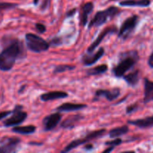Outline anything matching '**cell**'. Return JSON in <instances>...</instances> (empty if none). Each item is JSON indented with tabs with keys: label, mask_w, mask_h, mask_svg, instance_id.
Masks as SVG:
<instances>
[{
	"label": "cell",
	"mask_w": 153,
	"mask_h": 153,
	"mask_svg": "<svg viewBox=\"0 0 153 153\" xmlns=\"http://www.w3.org/2000/svg\"><path fill=\"white\" fill-rule=\"evenodd\" d=\"M39 1H40V0H33V4H34V5H37V4H38Z\"/></svg>",
	"instance_id": "cell-38"
},
{
	"label": "cell",
	"mask_w": 153,
	"mask_h": 153,
	"mask_svg": "<svg viewBox=\"0 0 153 153\" xmlns=\"http://www.w3.org/2000/svg\"><path fill=\"white\" fill-rule=\"evenodd\" d=\"M49 44H50V46H61V44L63 43V40L61 37H55L49 42Z\"/></svg>",
	"instance_id": "cell-26"
},
{
	"label": "cell",
	"mask_w": 153,
	"mask_h": 153,
	"mask_svg": "<svg viewBox=\"0 0 153 153\" xmlns=\"http://www.w3.org/2000/svg\"><path fill=\"white\" fill-rule=\"evenodd\" d=\"M23 106L21 105H16L12 110L10 117L7 118L3 121V125L5 127L16 126L22 123L26 120L28 114L22 111Z\"/></svg>",
	"instance_id": "cell-7"
},
{
	"label": "cell",
	"mask_w": 153,
	"mask_h": 153,
	"mask_svg": "<svg viewBox=\"0 0 153 153\" xmlns=\"http://www.w3.org/2000/svg\"><path fill=\"white\" fill-rule=\"evenodd\" d=\"M123 143V140L121 138H119V137H117V138H115L114 140H111V141H108L106 142L105 144L106 145V146H114L115 148H116V146H119V145H120L121 143Z\"/></svg>",
	"instance_id": "cell-27"
},
{
	"label": "cell",
	"mask_w": 153,
	"mask_h": 153,
	"mask_svg": "<svg viewBox=\"0 0 153 153\" xmlns=\"http://www.w3.org/2000/svg\"><path fill=\"white\" fill-rule=\"evenodd\" d=\"M75 68H76V66L71 65V64H59L55 67L53 73L58 74V73H64V72L70 71V70H73Z\"/></svg>",
	"instance_id": "cell-24"
},
{
	"label": "cell",
	"mask_w": 153,
	"mask_h": 153,
	"mask_svg": "<svg viewBox=\"0 0 153 153\" xmlns=\"http://www.w3.org/2000/svg\"><path fill=\"white\" fill-rule=\"evenodd\" d=\"M108 67L107 64H101V65L87 70L86 74L88 76H99V75L104 74L105 73H106L108 71Z\"/></svg>",
	"instance_id": "cell-23"
},
{
	"label": "cell",
	"mask_w": 153,
	"mask_h": 153,
	"mask_svg": "<svg viewBox=\"0 0 153 153\" xmlns=\"http://www.w3.org/2000/svg\"><path fill=\"white\" fill-rule=\"evenodd\" d=\"M25 88H26V85H23V86L21 87V88L19 90V91H18V93H19V94H21V93H22V91H25Z\"/></svg>",
	"instance_id": "cell-37"
},
{
	"label": "cell",
	"mask_w": 153,
	"mask_h": 153,
	"mask_svg": "<svg viewBox=\"0 0 153 153\" xmlns=\"http://www.w3.org/2000/svg\"><path fill=\"white\" fill-rule=\"evenodd\" d=\"M118 32L117 28L115 25H111V26H108L105 28L102 31L100 32V34H99L98 37H97L95 40L91 43L89 46V47L87 49V53H93V52L95 51V49L98 47V46H100V43L103 41L105 37H106L108 34H114V33Z\"/></svg>",
	"instance_id": "cell-10"
},
{
	"label": "cell",
	"mask_w": 153,
	"mask_h": 153,
	"mask_svg": "<svg viewBox=\"0 0 153 153\" xmlns=\"http://www.w3.org/2000/svg\"><path fill=\"white\" fill-rule=\"evenodd\" d=\"M128 131H129V128H128V126L124 125L122 126L117 127V128L111 129L108 134L111 138H117V137L125 135Z\"/></svg>",
	"instance_id": "cell-22"
},
{
	"label": "cell",
	"mask_w": 153,
	"mask_h": 153,
	"mask_svg": "<svg viewBox=\"0 0 153 153\" xmlns=\"http://www.w3.org/2000/svg\"><path fill=\"white\" fill-rule=\"evenodd\" d=\"M138 21L139 16L137 15H133L126 19L118 31V37L122 40H127L136 29Z\"/></svg>",
	"instance_id": "cell-6"
},
{
	"label": "cell",
	"mask_w": 153,
	"mask_h": 153,
	"mask_svg": "<svg viewBox=\"0 0 153 153\" xmlns=\"http://www.w3.org/2000/svg\"><path fill=\"white\" fill-rule=\"evenodd\" d=\"M123 79L128 85L131 87H135L138 84L140 78V72L139 70H135L123 76Z\"/></svg>",
	"instance_id": "cell-20"
},
{
	"label": "cell",
	"mask_w": 153,
	"mask_h": 153,
	"mask_svg": "<svg viewBox=\"0 0 153 153\" xmlns=\"http://www.w3.org/2000/svg\"><path fill=\"white\" fill-rule=\"evenodd\" d=\"M25 43L27 48L30 51L36 53L46 52L50 47L49 42L33 33H27L25 34Z\"/></svg>",
	"instance_id": "cell-4"
},
{
	"label": "cell",
	"mask_w": 153,
	"mask_h": 153,
	"mask_svg": "<svg viewBox=\"0 0 153 153\" xmlns=\"http://www.w3.org/2000/svg\"><path fill=\"white\" fill-rule=\"evenodd\" d=\"M88 107L86 104H76V103L65 102L61 104L58 107L56 108V111L58 112H70L80 111L85 109Z\"/></svg>",
	"instance_id": "cell-16"
},
{
	"label": "cell",
	"mask_w": 153,
	"mask_h": 153,
	"mask_svg": "<svg viewBox=\"0 0 153 153\" xmlns=\"http://www.w3.org/2000/svg\"><path fill=\"white\" fill-rule=\"evenodd\" d=\"M18 4L11 2H0V10H8V9H13L17 7Z\"/></svg>",
	"instance_id": "cell-25"
},
{
	"label": "cell",
	"mask_w": 153,
	"mask_h": 153,
	"mask_svg": "<svg viewBox=\"0 0 153 153\" xmlns=\"http://www.w3.org/2000/svg\"><path fill=\"white\" fill-rule=\"evenodd\" d=\"M115 149L114 146H109V147H108L107 149H105L104 151H103V152L104 153H108V152H112V151L114 150V149Z\"/></svg>",
	"instance_id": "cell-35"
},
{
	"label": "cell",
	"mask_w": 153,
	"mask_h": 153,
	"mask_svg": "<svg viewBox=\"0 0 153 153\" xmlns=\"http://www.w3.org/2000/svg\"><path fill=\"white\" fill-rule=\"evenodd\" d=\"M2 50L0 52V70L9 71L17 60L26 56L23 43L16 37L4 36L1 39Z\"/></svg>",
	"instance_id": "cell-1"
},
{
	"label": "cell",
	"mask_w": 153,
	"mask_h": 153,
	"mask_svg": "<svg viewBox=\"0 0 153 153\" xmlns=\"http://www.w3.org/2000/svg\"><path fill=\"white\" fill-rule=\"evenodd\" d=\"M138 52L135 50L127 51L120 55L117 64L112 68V73L117 78H123L131 70L139 61Z\"/></svg>",
	"instance_id": "cell-2"
},
{
	"label": "cell",
	"mask_w": 153,
	"mask_h": 153,
	"mask_svg": "<svg viewBox=\"0 0 153 153\" xmlns=\"http://www.w3.org/2000/svg\"><path fill=\"white\" fill-rule=\"evenodd\" d=\"M94 8V3L89 1L86 2L82 6V10L80 14V25L85 26L88 22V16L92 13Z\"/></svg>",
	"instance_id": "cell-14"
},
{
	"label": "cell",
	"mask_w": 153,
	"mask_h": 153,
	"mask_svg": "<svg viewBox=\"0 0 153 153\" xmlns=\"http://www.w3.org/2000/svg\"><path fill=\"white\" fill-rule=\"evenodd\" d=\"M105 55V49L103 47H101L99 49L96 53H86L82 56V62L84 66H91L93 64H96L100 59H101Z\"/></svg>",
	"instance_id": "cell-12"
},
{
	"label": "cell",
	"mask_w": 153,
	"mask_h": 153,
	"mask_svg": "<svg viewBox=\"0 0 153 153\" xmlns=\"http://www.w3.org/2000/svg\"><path fill=\"white\" fill-rule=\"evenodd\" d=\"M148 64H149V66L151 68H153V51L149 57V59H148Z\"/></svg>",
	"instance_id": "cell-34"
},
{
	"label": "cell",
	"mask_w": 153,
	"mask_h": 153,
	"mask_svg": "<svg viewBox=\"0 0 153 153\" xmlns=\"http://www.w3.org/2000/svg\"><path fill=\"white\" fill-rule=\"evenodd\" d=\"M61 119H62V114L61 112L58 111L45 117L42 122L44 131H52L54 128H56L61 121Z\"/></svg>",
	"instance_id": "cell-11"
},
{
	"label": "cell",
	"mask_w": 153,
	"mask_h": 153,
	"mask_svg": "<svg viewBox=\"0 0 153 153\" xmlns=\"http://www.w3.org/2000/svg\"><path fill=\"white\" fill-rule=\"evenodd\" d=\"M128 123L134 126L141 129H146L153 127V115L149 117H146L142 119L133 120H128Z\"/></svg>",
	"instance_id": "cell-15"
},
{
	"label": "cell",
	"mask_w": 153,
	"mask_h": 153,
	"mask_svg": "<svg viewBox=\"0 0 153 153\" xmlns=\"http://www.w3.org/2000/svg\"><path fill=\"white\" fill-rule=\"evenodd\" d=\"M21 140L16 137H4L0 140V153H13L17 151Z\"/></svg>",
	"instance_id": "cell-8"
},
{
	"label": "cell",
	"mask_w": 153,
	"mask_h": 153,
	"mask_svg": "<svg viewBox=\"0 0 153 153\" xmlns=\"http://www.w3.org/2000/svg\"><path fill=\"white\" fill-rule=\"evenodd\" d=\"M76 10H77V9L76 8H73L71 9V10H68V11L66 13V18L71 17V16H74V15L76 13Z\"/></svg>",
	"instance_id": "cell-31"
},
{
	"label": "cell",
	"mask_w": 153,
	"mask_h": 153,
	"mask_svg": "<svg viewBox=\"0 0 153 153\" xmlns=\"http://www.w3.org/2000/svg\"><path fill=\"white\" fill-rule=\"evenodd\" d=\"M109 1H117V0H109Z\"/></svg>",
	"instance_id": "cell-39"
},
{
	"label": "cell",
	"mask_w": 153,
	"mask_h": 153,
	"mask_svg": "<svg viewBox=\"0 0 153 153\" xmlns=\"http://www.w3.org/2000/svg\"><path fill=\"white\" fill-rule=\"evenodd\" d=\"M84 116L82 114H74L69 116L61 123V128L64 129H73L82 120Z\"/></svg>",
	"instance_id": "cell-13"
},
{
	"label": "cell",
	"mask_w": 153,
	"mask_h": 153,
	"mask_svg": "<svg viewBox=\"0 0 153 153\" xmlns=\"http://www.w3.org/2000/svg\"><path fill=\"white\" fill-rule=\"evenodd\" d=\"M30 145H34V146H41V145H43V143H41V142H30L29 143Z\"/></svg>",
	"instance_id": "cell-36"
},
{
	"label": "cell",
	"mask_w": 153,
	"mask_h": 153,
	"mask_svg": "<svg viewBox=\"0 0 153 153\" xmlns=\"http://www.w3.org/2000/svg\"><path fill=\"white\" fill-rule=\"evenodd\" d=\"M84 149H85V150L86 151H91L94 149V144H92V143H87L85 144V146H84Z\"/></svg>",
	"instance_id": "cell-32"
},
{
	"label": "cell",
	"mask_w": 153,
	"mask_h": 153,
	"mask_svg": "<svg viewBox=\"0 0 153 153\" xmlns=\"http://www.w3.org/2000/svg\"><path fill=\"white\" fill-rule=\"evenodd\" d=\"M11 113H12V111H6L0 112V120H1L7 117V116L11 114Z\"/></svg>",
	"instance_id": "cell-30"
},
{
	"label": "cell",
	"mask_w": 153,
	"mask_h": 153,
	"mask_svg": "<svg viewBox=\"0 0 153 153\" xmlns=\"http://www.w3.org/2000/svg\"><path fill=\"white\" fill-rule=\"evenodd\" d=\"M50 1L51 0H43V4H42L40 8H41L43 10H44L45 9L47 8L48 6H49V3H50Z\"/></svg>",
	"instance_id": "cell-33"
},
{
	"label": "cell",
	"mask_w": 153,
	"mask_h": 153,
	"mask_svg": "<svg viewBox=\"0 0 153 153\" xmlns=\"http://www.w3.org/2000/svg\"><path fill=\"white\" fill-rule=\"evenodd\" d=\"M105 133L106 130L105 129V128L97 130V131H90L85 137H82V138L76 139V140H73V141L70 142V143H69L62 151H61V152L66 153L70 152V151L73 150V149H76V148L79 147V146H82V145L85 144V143H89L91 140H97V139H99L100 138V137H103Z\"/></svg>",
	"instance_id": "cell-5"
},
{
	"label": "cell",
	"mask_w": 153,
	"mask_h": 153,
	"mask_svg": "<svg viewBox=\"0 0 153 153\" xmlns=\"http://www.w3.org/2000/svg\"><path fill=\"white\" fill-rule=\"evenodd\" d=\"M36 126L33 125H28V126H16L13 127L12 128V131L16 134H22V135H29V134H34L36 131Z\"/></svg>",
	"instance_id": "cell-21"
},
{
	"label": "cell",
	"mask_w": 153,
	"mask_h": 153,
	"mask_svg": "<svg viewBox=\"0 0 153 153\" xmlns=\"http://www.w3.org/2000/svg\"><path fill=\"white\" fill-rule=\"evenodd\" d=\"M67 97H68V94L64 91H51L42 94L40 99L43 102H48L60 99H65Z\"/></svg>",
	"instance_id": "cell-17"
},
{
	"label": "cell",
	"mask_w": 153,
	"mask_h": 153,
	"mask_svg": "<svg viewBox=\"0 0 153 153\" xmlns=\"http://www.w3.org/2000/svg\"><path fill=\"white\" fill-rule=\"evenodd\" d=\"M137 109H138V105L137 103H134V104L128 105L126 109V112L127 114H131L137 111Z\"/></svg>",
	"instance_id": "cell-28"
},
{
	"label": "cell",
	"mask_w": 153,
	"mask_h": 153,
	"mask_svg": "<svg viewBox=\"0 0 153 153\" xmlns=\"http://www.w3.org/2000/svg\"><path fill=\"white\" fill-rule=\"evenodd\" d=\"M144 97L143 102L145 104L153 101V82L147 78H144Z\"/></svg>",
	"instance_id": "cell-18"
},
{
	"label": "cell",
	"mask_w": 153,
	"mask_h": 153,
	"mask_svg": "<svg viewBox=\"0 0 153 153\" xmlns=\"http://www.w3.org/2000/svg\"><path fill=\"white\" fill-rule=\"evenodd\" d=\"M121 13V10L116 6H111L103 10H100L96 13L95 16L93 17L91 22H89L88 28H91L93 27H100L104 25L108 20L114 19L116 16Z\"/></svg>",
	"instance_id": "cell-3"
},
{
	"label": "cell",
	"mask_w": 153,
	"mask_h": 153,
	"mask_svg": "<svg viewBox=\"0 0 153 153\" xmlns=\"http://www.w3.org/2000/svg\"><path fill=\"white\" fill-rule=\"evenodd\" d=\"M120 95V89L119 88H114L110 90L99 89L95 92L93 102L99 101L101 98H105L108 101H113Z\"/></svg>",
	"instance_id": "cell-9"
},
{
	"label": "cell",
	"mask_w": 153,
	"mask_h": 153,
	"mask_svg": "<svg viewBox=\"0 0 153 153\" xmlns=\"http://www.w3.org/2000/svg\"><path fill=\"white\" fill-rule=\"evenodd\" d=\"M35 28L37 31V32H39L40 34H43V33H45L46 31V25H43V23H40V22L35 23Z\"/></svg>",
	"instance_id": "cell-29"
},
{
	"label": "cell",
	"mask_w": 153,
	"mask_h": 153,
	"mask_svg": "<svg viewBox=\"0 0 153 153\" xmlns=\"http://www.w3.org/2000/svg\"><path fill=\"white\" fill-rule=\"evenodd\" d=\"M123 7H149L151 4L150 0H124L119 3Z\"/></svg>",
	"instance_id": "cell-19"
}]
</instances>
